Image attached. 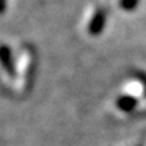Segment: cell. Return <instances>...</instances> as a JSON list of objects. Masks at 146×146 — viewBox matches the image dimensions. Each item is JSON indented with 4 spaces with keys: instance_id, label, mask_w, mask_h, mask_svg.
<instances>
[{
    "instance_id": "cell-1",
    "label": "cell",
    "mask_w": 146,
    "mask_h": 146,
    "mask_svg": "<svg viewBox=\"0 0 146 146\" xmlns=\"http://www.w3.org/2000/svg\"><path fill=\"white\" fill-rule=\"evenodd\" d=\"M106 23V11L104 10H99L96 12V15L92 19L91 27H89V31L91 34H99V31L104 27Z\"/></svg>"
},
{
    "instance_id": "cell-2",
    "label": "cell",
    "mask_w": 146,
    "mask_h": 146,
    "mask_svg": "<svg viewBox=\"0 0 146 146\" xmlns=\"http://www.w3.org/2000/svg\"><path fill=\"white\" fill-rule=\"evenodd\" d=\"M116 104L119 107L122 111H133L134 107L137 106V99L134 98H131V96H120L118 102H116Z\"/></svg>"
},
{
    "instance_id": "cell-3",
    "label": "cell",
    "mask_w": 146,
    "mask_h": 146,
    "mask_svg": "<svg viewBox=\"0 0 146 146\" xmlns=\"http://www.w3.org/2000/svg\"><path fill=\"white\" fill-rule=\"evenodd\" d=\"M137 4H138V0H122L120 1L122 8H125V10H133Z\"/></svg>"
}]
</instances>
